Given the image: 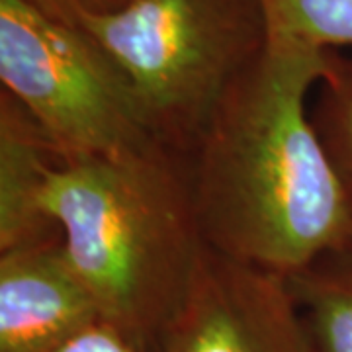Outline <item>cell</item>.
Masks as SVG:
<instances>
[{"label":"cell","instance_id":"cell-11","mask_svg":"<svg viewBox=\"0 0 352 352\" xmlns=\"http://www.w3.org/2000/svg\"><path fill=\"white\" fill-rule=\"evenodd\" d=\"M55 352H151L106 321H96Z\"/></svg>","mask_w":352,"mask_h":352},{"label":"cell","instance_id":"cell-2","mask_svg":"<svg viewBox=\"0 0 352 352\" xmlns=\"http://www.w3.org/2000/svg\"><path fill=\"white\" fill-rule=\"evenodd\" d=\"M43 210L102 321L155 352L206 249L188 159L151 145L55 164Z\"/></svg>","mask_w":352,"mask_h":352},{"label":"cell","instance_id":"cell-5","mask_svg":"<svg viewBox=\"0 0 352 352\" xmlns=\"http://www.w3.org/2000/svg\"><path fill=\"white\" fill-rule=\"evenodd\" d=\"M155 352H315L286 276L208 245Z\"/></svg>","mask_w":352,"mask_h":352},{"label":"cell","instance_id":"cell-3","mask_svg":"<svg viewBox=\"0 0 352 352\" xmlns=\"http://www.w3.org/2000/svg\"><path fill=\"white\" fill-rule=\"evenodd\" d=\"M80 28L124 73L153 139L184 159L268 45L261 0H131Z\"/></svg>","mask_w":352,"mask_h":352},{"label":"cell","instance_id":"cell-7","mask_svg":"<svg viewBox=\"0 0 352 352\" xmlns=\"http://www.w3.org/2000/svg\"><path fill=\"white\" fill-rule=\"evenodd\" d=\"M59 164L32 116L0 92V251L61 235L43 210V190Z\"/></svg>","mask_w":352,"mask_h":352},{"label":"cell","instance_id":"cell-8","mask_svg":"<svg viewBox=\"0 0 352 352\" xmlns=\"http://www.w3.org/2000/svg\"><path fill=\"white\" fill-rule=\"evenodd\" d=\"M315 352H352V247L288 278Z\"/></svg>","mask_w":352,"mask_h":352},{"label":"cell","instance_id":"cell-1","mask_svg":"<svg viewBox=\"0 0 352 352\" xmlns=\"http://www.w3.org/2000/svg\"><path fill=\"white\" fill-rule=\"evenodd\" d=\"M331 51L270 41L229 88L188 157L204 243L294 276L352 247V206L317 135L307 96Z\"/></svg>","mask_w":352,"mask_h":352},{"label":"cell","instance_id":"cell-4","mask_svg":"<svg viewBox=\"0 0 352 352\" xmlns=\"http://www.w3.org/2000/svg\"><path fill=\"white\" fill-rule=\"evenodd\" d=\"M0 82L38 124L59 163L159 145L100 43L24 0H0Z\"/></svg>","mask_w":352,"mask_h":352},{"label":"cell","instance_id":"cell-9","mask_svg":"<svg viewBox=\"0 0 352 352\" xmlns=\"http://www.w3.org/2000/svg\"><path fill=\"white\" fill-rule=\"evenodd\" d=\"M268 39L317 51L352 47V0H261Z\"/></svg>","mask_w":352,"mask_h":352},{"label":"cell","instance_id":"cell-10","mask_svg":"<svg viewBox=\"0 0 352 352\" xmlns=\"http://www.w3.org/2000/svg\"><path fill=\"white\" fill-rule=\"evenodd\" d=\"M315 88L311 122L352 206V57L331 51L327 73Z\"/></svg>","mask_w":352,"mask_h":352},{"label":"cell","instance_id":"cell-12","mask_svg":"<svg viewBox=\"0 0 352 352\" xmlns=\"http://www.w3.org/2000/svg\"><path fill=\"white\" fill-rule=\"evenodd\" d=\"M39 12L69 25H80L87 18L106 16L124 8L131 0H24Z\"/></svg>","mask_w":352,"mask_h":352},{"label":"cell","instance_id":"cell-6","mask_svg":"<svg viewBox=\"0 0 352 352\" xmlns=\"http://www.w3.org/2000/svg\"><path fill=\"white\" fill-rule=\"evenodd\" d=\"M96 321L61 235L0 251V352H55Z\"/></svg>","mask_w":352,"mask_h":352}]
</instances>
